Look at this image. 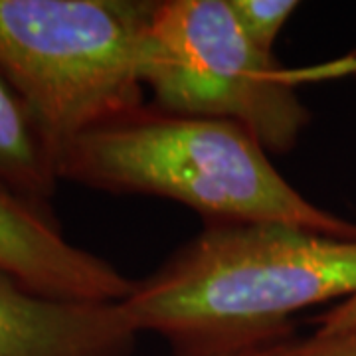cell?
<instances>
[{
  "label": "cell",
  "mask_w": 356,
  "mask_h": 356,
  "mask_svg": "<svg viewBox=\"0 0 356 356\" xmlns=\"http://www.w3.org/2000/svg\"><path fill=\"white\" fill-rule=\"evenodd\" d=\"M353 295L356 240L281 222H204L123 301L175 356H222L293 339L291 317Z\"/></svg>",
  "instance_id": "obj_1"
},
{
  "label": "cell",
  "mask_w": 356,
  "mask_h": 356,
  "mask_svg": "<svg viewBox=\"0 0 356 356\" xmlns=\"http://www.w3.org/2000/svg\"><path fill=\"white\" fill-rule=\"evenodd\" d=\"M60 180L184 204L204 222H281L356 240V224L311 204L240 125L143 103L67 143Z\"/></svg>",
  "instance_id": "obj_2"
},
{
  "label": "cell",
  "mask_w": 356,
  "mask_h": 356,
  "mask_svg": "<svg viewBox=\"0 0 356 356\" xmlns=\"http://www.w3.org/2000/svg\"><path fill=\"white\" fill-rule=\"evenodd\" d=\"M156 0H0V74L54 161L95 125L143 105V38Z\"/></svg>",
  "instance_id": "obj_3"
},
{
  "label": "cell",
  "mask_w": 356,
  "mask_h": 356,
  "mask_svg": "<svg viewBox=\"0 0 356 356\" xmlns=\"http://www.w3.org/2000/svg\"><path fill=\"white\" fill-rule=\"evenodd\" d=\"M348 74V56L283 67L245 36L228 0H156L143 38L140 77L156 107L232 121L273 154L289 153L311 121L297 88Z\"/></svg>",
  "instance_id": "obj_4"
},
{
  "label": "cell",
  "mask_w": 356,
  "mask_h": 356,
  "mask_svg": "<svg viewBox=\"0 0 356 356\" xmlns=\"http://www.w3.org/2000/svg\"><path fill=\"white\" fill-rule=\"evenodd\" d=\"M0 271L48 299L123 303L135 289L107 259L67 242L48 206L0 184Z\"/></svg>",
  "instance_id": "obj_5"
},
{
  "label": "cell",
  "mask_w": 356,
  "mask_h": 356,
  "mask_svg": "<svg viewBox=\"0 0 356 356\" xmlns=\"http://www.w3.org/2000/svg\"><path fill=\"white\" fill-rule=\"evenodd\" d=\"M123 303L48 299L0 271V356H133Z\"/></svg>",
  "instance_id": "obj_6"
},
{
  "label": "cell",
  "mask_w": 356,
  "mask_h": 356,
  "mask_svg": "<svg viewBox=\"0 0 356 356\" xmlns=\"http://www.w3.org/2000/svg\"><path fill=\"white\" fill-rule=\"evenodd\" d=\"M58 180L54 154L34 117L0 74V184L48 206Z\"/></svg>",
  "instance_id": "obj_7"
},
{
  "label": "cell",
  "mask_w": 356,
  "mask_h": 356,
  "mask_svg": "<svg viewBox=\"0 0 356 356\" xmlns=\"http://www.w3.org/2000/svg\"><path fill=\"white\" fill-rule=\"evenodd\" d=\"M261 356H356V313L341 307L315 334L273 344Z\"/></svg>",
  "instance_id": "obj_8"
},
{
  "label": "cell",
  "mask_w": 356,
  "mask_h": 356,
  "mask_svg": "<svg viewBox=\"0 0 356 356\" xmlns=\"http://www.w3.org/2000/svg\"><path fill=\"white\" fill-rule=\"evenodd\" d=\"M228 4L245 36L267 54H273L283 26L299 8L295 0H228Z\"/></svg>",
  "instance_id": "obj_9"
},
{
  "label": "cell",
  "mask_w": 356,
  "mask_h": 356,
  "mask_svg": "<svg viewBox=\"0 0 356 356\" xmlns=\"http://www.w3.org/2000/svg\"><path fill=\"white\" fill-rule=\"evenodd\" d=\"M269 348V346H267ZM266 348H254V350H242V353H234V355H222V356H261Z\"/></svg>",
  "instance_id": "obj_10"
},
{
  "label": "cell",
  "mask_w": 356,
  "mask_h": 356,
  "mask_svg": "<svg viewBox=\"0 0 356 356\" xmlns=\"http://www.w3.org/2000/svg\"><path fill=\"white\" fill-rule=\"evenodd\" d=\"M346 56H348V58H350V60H353V62H355V64H356V48L353 51H350V54H346Z\"/></svg>",
  "instance_id": "obj_11"
}]
</instances>
